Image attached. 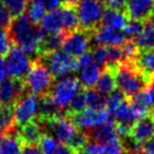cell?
<instances>
[{
    "instance_id": "5b68a950",
    "label": "cell",
    "mask_w": 154,
    "mask_h": 154,
    "mask_svg": "<svg viewBox=\"0 0 154 154\" xmlns=\"http://www.w3.org/2000/svg\"><path fill=\"white\" fill-rule=\"evenodd\" d=\"M79 29L93 33L100 26L103 15V5L97 0H79L75 5Z\"/></svg>"
},
{
    "instance_id": "44dd1931",
    "label": "cell",
    "mask_w": 154,
    "mask_h": 154,
    "mask_svg": "<svg viewBox=\"0 0 154 154\" xmlns=\"http://www.w3.org/2000/svg\"><path fill=\"white\" fill-rule=\"evenodd\" d=\"M40 28L47 34H58V33L64 32L60 9L53 12H48L47 14H45L42 20H41Z\"/></svg>"
},
{
    "instance_id": "7bdbcfd3",
    "label": "cell",
    "mask_w": 154,
    "mask_h": 154,
    "mask_svg": "<svg viewBox=\"0 0 154 154\" xmlns=\"http://www.w3.org/2000/svg\"><path fill=\"white\" fill-rule=\"evenodd\" d=\"M8 74L9 73H8L7 61H5V57H0V84L7 79Z\"/></svg>"
},
{
    "instance_id": "d590c367",
    "label": "cell",
    "mask_w": 154,
    "mask_h": 154,
    "mask_svg": "<svg viewBox=\"0 0 154 154\" xmlns=\"http://www.w3.org/2000/svg\"><path fill=\"white\" fill-rule=\"evenodd\" d=\"M13 43L10 38L9 31L0 28V57H5L11 51Z\"/></svg>"
},
{
    "instance_id": "4dcf8cb0",
    "label": "cell",
    "mask_w": 154,
    "mask_h": 154,
    "mask_svg": "<svg viewBox=\"0 0 154 154\" xmlns=\"http://www.w3.org/2000/svg\"><path fill=\"white\" fill-rule=\"evenodd\" d=\"M1 1L9 10L13 19L23 15L30 2V0H1Z\"/></svg>"
},
{
    "instance_id": "681fc988",
    "label": "cell",
    "mask_w": 154,
    "mask_h": 154,
    "mask_svg": "<svg viewBox=\"0 0 154 154\" xmlns=\"http://www.w3.org/2000/svg\"><path fill=\"white\" fill-rule=\"evenodd\" d=\"M97 1H98V2H100L101 5H107L108 2H110V1H111V0H97Z\"/></svg>"
},
{
    "instance_id": "ba28073f",
    "label": "cell",
    "mask_w": 154,
    "mask_h": 154,
    "mask_svg": "<svg viewBox=\"0 0 154 154\" xmlns=\"http://www.w3.org/2000/svg\"><path fill=\"white\" fill-rule=\"evenodd\" d=\"M91 40L92 33L78 29L72 33H66L62 43V49L63 52L72 57L79 58L89 51Z\"/></svg>"
},
{
    "instance_id": "9c48e42d",
    "label": "cell",
    "mask_w": 154,
    "mask_h": 154,
    "mask_svg": "<svg viewBox=\"0 0 154 154\" xmlns=\"http://www.w3.org/2000/svg\"><path fill=\"white\" fill-rule=\"evenodd\" d=\"M8 73L14 79H24L32 66L29 55L19 47L13 45L7 58Z\"/></svg>"
},
{
    "instance_id": "4fadbf2b",
    "label": "cell",
    "mask_w": 154,
    "mask_h": 154,
    "mask_svg": "<svg viewBox=\"0 0 154 154\" xmlns=\"http://www.w3.org/2000/svg\"><path fill=\"white\" fill-rule=\"evenodd\" d=\"M130 137L141 147L143 143L154 137V122L153 112H150L147 116L138 119L130 130Z\"/></svg>"
},
{
    "instance_id": "bcb514c9",
    "label": "cell",
    "mask_w": 154,
    "mask_h": 154,
    "mask_svg": "<svg viewBox=\"0 0 154 154\" xmlns=\"http://www.w3.org/2000/svg\"><path fill=\"white\" fill-rule=\"evenodd\" d=\"M79 0H62L63 5H76L78 3Z\"/></svg>"
},
{
    "instance_id": "484cf974",
    "label": "cell",
    "mask_w": 154,
    "mask_h": 154,
    "mask_svg": "<svg viewBox=\"0 0 154 154\" xmlns=\"http://www.w3.org/2000/svg\"><path fill=\"white\" fill-rule=\"evenodd\" d=\"M62 23H63V31L66 33H72L79 29V21L77 17L75 5H69L62 3L60 8Z\"/></svg>"
},
{
    "instance_id": "c3c4849f",
    "label": "cell",
    "mask_w": 154,
    "mask_h": 154,
    "mask_svg": "<svg viewBox=\"0 0 154 154\" xmlns=\"http://www.w3.org/2000/svg\"><path fill=\"white\" fill-rule=\"evenodd\" d=\"M149 21L154 26V9H153V11H152L151 16H150V18H149Z\"/></svg>"
},
{
    "instance_id": "836d02e7",
    "label": "cell",
    "mask_w": 154,
    "mask_h": 154,
    "mask_svg": "<svg viewBox=\"0 0 154 154\" xmlns=\"http://www.w3.org/2000/svg\"><path fill=\"white\" fill-rule=\"evenodd\" d=\"M126 97L125 95L120 92L118 89H115L112 93H110L109 96L107 97V110L110 114H112L116 109L117 107L122 103L125 101Z\"/></svg>"
},
{
    "instance_id": "d4e9b609",
    "label": "cell",
    "mask_w": 154,
    "mask_h": 154,
    "mask_svg": "<svg viewBox=\"0 0 154 154\" xmlns=\"http://www.w3.org/2000/svg\"><path fill=\"white\" fill-rule=\"evenodd\" d=\"M14 106H0V135L9 134L16 130Z\"/></svg>"
},
{
    "instance_id": "74e56055",
    "label": "cell",
    "mask_w": 154,
    "mask_h": 154,
    "mask_svg": "<svg viewBox=\"0 0 154 154\" xmlns=\"http://www.w3.org/2000/svg\"><path fill=\"white\" fill-rule=\"evenodd\" d=\"M106 146L95 141H89L84 148L77 152L78 154H105Z\"/></svg>"
},
{
    "instance_id": "e575fe53",
    "label": "cell",
    "mask_w": 154,
    "mask_h": 154,
    "mask_svg": "<svg viewBox=\"0 0 154 154\" xmlns=\"http://www.w3.org/2000/svg\"><path fill=\"white\" fill-rule=\"evenodd\" d=\"M91 54H92L94 62L98 64L100 68L103 69L108 64V47L97 45L96 48L92 49Z\"/></svg>"
},
{
    "instance_id": "ac0fdd59",
    "label": "cell",
    "mask_w": 154,
    "mask_h": 154,
    "mask_svg": "<svg viewBox=\"0 0 154 154\" xmlns=\"http://www.w3.org/2000/svg\"><path fill=\"white\" fill-rule=\"evenodd\" d=\"M114 114V122L116 124L122 125L126 127H132L135 122L138 120L136 113L133 110L132 106L129 103V101L127 99H125V101H122L119 106L117 107V109L113 112Z\"/></svg>"
},
{
    "instance_id": "7402d4cb",
    "label": "cell",
    "mask_w": 154,
    "mask_h": 154,
    "mask_svg": "<svg viewBox=\"0 0 154 154\" xmlns=\"http://www.w3.org/2000/svg\"><path fill=\"white\" fill-rule=\"evenodd\" d=\"M135 43L140 52L154 51V26L150 21H146L141 32L135 37Z\"/></svg>"
},
{
    "instance_id": "8992f818",
    "label": "cell",
    "mask_w": 154,
    "mask_h": 154,
    "mask_svg": "<svg viewBox=\"0 0 154 154\" xmlns=\"http://www.w3.org/2000/svg\"><path fill=\"white\" fill-rule=\"evenodd\" d=\"M37 58L40 59V61L45 66H48V69L55 77V79L64 76L69 73L76 72L79 69L78 58L72 57L66 52L59 51V50Z\"/></svg>"
},
{
    "instance_id": "5bb4252c",
    "label": "cell",
    "mask_w": 154,
    "mask_h": 154,
    "mask_svg": "<svg viewBox=\"0 0 154 154\" xmlns=\"http://www.w3.org/2000/svg\"><path fill=\"white\" fill-rule=\"evenodd\" d=\"M154 9V0H127L126 15L130 19L147 21Z\"/></svg>"
},
{
    "instance_id": "cb8c5ba5",
    "label": "cell",
    "mask_w": 154,
    "mask_h": 154,
    "mask_svg": "<svg viewBox=\"0 0 154 154\" xmlns=\"http://www.w3.org/2000/svg\"><path fill=\"white\" fill-rule=\"evenodd\" d=\"M100 66L95 62L88 64L80 69L79 73V82L82 87L85 89H92L96 85L97 80L99 78V75L101 73Z\"/></svg>"
},
{
    "instance_id": "d6986e66",
    "label": "cell",
    "mask_w": 154,
    "mask_h": 154,
    "mask_svg": "<svg viewBox=\"0 0 154 154\" xmlns=\"http://www.w3.org/2000/svg\"><path fill=\"white\" fill-rule=\"evenodd\" d=\"M23 145L17 130L9 134L0 135V154H20Z\"/></svg>"
},
{
    "instance_id": "9a60e30c",
    "label": "cell",
    "mask_w": 154,
    "mask_h": 154,
    "mask_svg": "<svg viewBox=\"0 0 154 154\" xmlns=\"http://www.w3.org/2000/svg\"><path fill=\"white\" fill-rule=\"evenodd\" d=\"M17 132L23 147L31 145L38 146L41 136L43 134L42 127H41L40 122H38L36 117L31 122H29L28 124L19 127Z\"/></svg>"
},
{
    "instance_id": "7dc6e473",
    "label": "cell",
    "mask_w": 154,
    "mask_h": 154,
    "mask_svg": "<svg viewBox=\"0 0 154 154\" xmlns=\"http://www.w3.org/2000/svg\"><path fill=\"white\" fill-rule=\"evenodd\" d=\"M135 154H154V152H150V151H147V150H139L138 152H136Z\"/></svg>"
},
{
    "instance_id": "ab89813d",
    "label": "cell",
    "mask_w": 154,
    "mask_h": 154,
    "mask_svg": "<svg viewBox=\"0 0 154 154\" xmlns=\"http://www.w3.org/2000/svg\"><path fill=\"white\" fill-rule=\"evenodd\" d=\"M105 154H127L124 145L120 141L119 138H116L106 145V152Z\"/></svg>"
},
{
    "instance_id": "f546056e",
    "label": "cell",
    "mask_w": 154,
    "mask_h": 154,
    "mask_svg": "<svg viewBox=\"0 0 154 154\" xmlns=\"http://www.w3.org/2000/svg\"><path fill=\"white\" fill-rule=\"evenodd\" d=\"M26 10H28L26 16L30 21L35 26H38L45 16V8L43 5V0H31Z\"/></svg>"
},
{
    "instance_id": "7c38bea8",
    "label": "cell",
    "mask_w": 154,
    "mask_h": 154,
    "mask_svg": "<svg viewBox=\"0 0 154 154\" xmlns=\"http://www.w3.org/2000/svg\"><path fill=\"white\" fill-rule=\"evenodd\" d=\"M92 39L97 45L103 47H120L127 40L125 33L115 31L108 26H99L92 33Z\"/></svg>"
},
{
    "instance_id": "83f0119b",
    "label": "cell",
    "mask_w": 154,
    "mask_h": 154,
    "mask_svg": "<svg viewBox=\"0 0 154 154\" xmlns=\"http://www.w3.org/2000/svg\"><path fill=\"white\" fill-rule=\"evenodd\" d=\"M85 94H86V101L89 109H107V97L99 93L96 89H85Z\"/></svg>"
},
{
    "instance_id": "8d00e7d4",
    "label": "cell",
    "mask_w": 154,
    "mask_h": 154,
    "mask_svg": "<svg viewBox=\"0 0 154 154\" xmlns=\"http://www.w3.org/2000/svg\"><path fill=\"white\" fill-rule=\"evenodd\" d=\"M145 22L146 21H141V20H137V19H130L129 18L124 30L126 36L128 35L129 37H136L141 32Z\"/></svg>"
},
{
    "instance_id": "ee69618b",
    "label": "cell",
    "mask_w": 154,
    "mask_h": 154,
    "mask_svg": "<svg viewBox=\"0 0 154 154\" xmlns=\"http://www.w3.org/2000/svg\"><path fill=\"white\" fill-rule=\"evenodd\" d=\"M20 154H42L39 147L37 145H31V146H24L22 148V151Z\"/></svg>"
},
{
    "instance_id": "f6af8a7d",
    "label": "cell",
    "mask_w": 154,
    "mask_h": 154,
    "mask_svg": "<svg viewBox=\"0 0 154 154\" xmlns=\"http://www.w3.org/2000/svg\"><path fill=\"white\" fill-rule=\"evenodd\" d=\"M141 149L147 150V151H150V152H154V137L149 139L148 141H146V143H143V145H141Z\"/></svg>"
},
{
    "instance_id": "3957f363",
    "label": "cell",
    "mask_w": 154,
    "mask_h": 154,
    "mask_svg": "<svg viewBox=\"0 0 154 154\" xmlns=\"http://www.w3.org/2000/svg\"><path fill=\"white\" fill-rule=\"evenodd\" d=\"M55 80V77L48 66H45L40 59L36 58L32 61V66L24 77L23 82L29 93L40 97L49 94Z\"/></svg>"
},
{
    "instance_id": "b9f144b4",
    "label": "cell",
    "mask_w": 154,
    "mask_h": 154,
    "mask_svg": "<svg viewBox=\"0 0 154 154\" xmlns=\"http://www.w3.org/2000/svg\"><path fill=\"white\" fill-rule=\"evenodd\" d=\"M55 154H78V153H77V151H75L73 148H71L69 145L60 143V145H58Z\"/></svg>"
},
{
    "instance_id": "e0dca14e",
    "label": "cell",
    "mask_w": 154,
    "mask_h": 154,
    "mask_svg": "<svg viewBox=\"0 0 154 154\" xmlns=\"http://www.w3.org/2000/svg\"><path fill=\"white\" fill-rule=\"evenodd\" d=\"M128 19V16L126 15L125 12L106 9L105 12H103V18H101L100 26H108V28L120 32L122 30H125V26H126Z\"/></svg>"
},
{
    "instance_id": "7a4b0ae2",
    "label": "cell",
    "mask_w": 154,
    "mask_h": 154,
    "mask_svg": "<svg viewBox=\"0 0 154 154\" xmlns=\"http://www.w3.org/2000/svg\"><path fill=\"white\" fill-rule=\"evenodd\" d=\"M113 66L116 87L126 98L132 97L146 87L153 84L137 66L136 60H122Z\"/></svg>"
},
{
    "instance_id": "6da1fadb",
    "label": "cell",
    "mask_w": 154,
    "mask_h": 154,
    "mask_svg": "<svg viewBox=\"0 0 154 154\" xmlns=\"http://www.w3.org/2000/svg\"><path fill=\"white\" fill-rule=\"evenodd\" d=\"M8 31L13 45L19 47L28 55H38L39 45L47 35L40 26L33 24L24 14L13 19Z\"/></svg>"
},
{
    "instance_id": "ffe728a7",
    "label": "cell",
    "mask_w": 154,
    "mask_h": 154,
    "mask_svg": "<svg viewBox=\"0 0 154 154\" xmlns=\"http://www.w3.org/2000/svg\"><path fill=\"white\" fill-rule=\"evenodd\" d=\"M95 89L101 94H110L116 89V80L113 66H106L101 70L99 78L95 85Z\"/></svg>"
},
{
    "instance_id": "4316f807",
    "label": "cell",
    "mask_w": 154,
    "mask_h": 154,
    "mask_svg": "<svg viewBox=\"0 0 154 154\" xmlns=\"http://www.w3.org/2000/svg\"><path fill=\"white\" fill-rule=\"evenodd\" d=\"M136 63L143 74L154 82V51L140 52Z\"/></svg>"
},
{
    "instance_id": "603a6c76",
    "label": "cell",
    "mask_w": 154,
    "mask_h": 154,
    "mask_svg": "<svg viewBox=\"0 0 154 154\" xmlns=\"http://www.w3.org/2000/svg\"><path fill=\"white\" fill-rule=\"evenodd\" d=\"M66 35V32L58 33V34L45 35V37L43 38V40L41 41L40 45H39L37 57H40V56L45 55V54L58 51V50L62 47V43H63Z\"/></svg>"
},
{
    "instance_id": "52a82bcc",
    "label": "cell",
    "mask_w": 154,
    "mask_h": 154,
    "mask_svg": "<svg viewBox=\"0 0 154 154\" xmlns=\"http://www.w3.org/2000/svg\"><path fill=\"white\" fill-rule=\"evenodd\" d=\"M71 120L75 124V126L82 131L94 130L100 126H103L111 120V114L107 109L94 110L86 109L76 115L70 116Z\"/></svg>"
},
{
    "instance_id": "1f68e13d",
    "label": "cell",
    "mask_w": 154,
    "mask_h": 154,
    "mask_svg": "<svg viewBox=\"0 0 154 154\" xmlns=\"http://www.w3.org/2000/svg\"><path fill=\"white\" fill-rule=\"evenodd\" d=\"M122 55L124 59L126 60H136L140 54V50L138 49L137 45L135 43L134 39L128 38L122 45Z\"/></svg>"
},
{
    "instance_id": "8fae6325",
    "label": "cell",
    "mask_w": 154,
    "mask_h": 154,
    "mask_svg": "<svg viewBox=\"0 0 154 154\" xmlns=\"http://www.w3.org/2000/svg\"><path fill=\"white\" fill-rule=\"evenodd\" d=\"M26 93L23 80L8 78L0 84V106H14Z\"/></svg>"
},
{
    "instance_id": "f35d334b",
    "label": "cell",
    "mask_w": 154,
    "mask_h": 154,
    "mask_svg": "<svg viewBox=\"0 0 154 154\" xmlns=\"http://www.w3.org/2000/svg\"><path fill=\"white\" fill-rule=\"evenodd\" d=\"M12 21H13V18H12L9 10L0 0V28L9 30V28L12 24Z\"/></svg>"
},
{
    "instance_id": "277c9868",
    "label": "cell",
    "mask_w": 154,
    "mask_h": 154,
    "mask_svg": "<svg viewBox=\"0 0 154 154\" xmlns=\"http://www.w3.org/2000/svg\"><path fill=\"white\" fill-rule=\"evenodd\" d=\"M82 88V84L78 78L68 76L59 80H55L49 95L58 110L64 113L73 97L79 92Z\"/></svg>"
},
{
    "instance_id": "60d3db41",
    "label": "cell",
    "mask_w": 154,
    "mask_h": 154,
    "mask_svg": "<svg viewBox=\"0 0 154 154\" xmlns=\"http://www.w3.org/2000/svg\"><path fill=\"white\" fill-rule=\"evenodd\" d=\"M45 8L49 12H53L59 10L62 5V0H43Z\"/></svg>"
},
{
    "instance_id": "d6a6232c",
    "label": "cell",
    "mask_w": 154,
    "mask_h": 154,
    "mask_svg": "<svg viewBox=\"0 0 154 154\" xmlns=\"http://www.w3.org/2000/svg\"><path fill=\"white\" fill-rule=\"evenodd\" d=\"M38 147L42 152V154H55L58 143L53 136L47 134V133H43L38 143Z\"/></svg>"
},
{
    "instance_id": "2e32d148",
    "label": "cell",
    "mask_w": 154,
    "mask_h": 154,
    "mask_svg": "<svg viewBox=\"0 0 154 154\" xmlns=\"http://www.w3.org/2000/svg\"><path fill=\"white\" fill-rule=\"evenodd\" d=\"M89 136H90V139H93V141L101 143L103 146L108 145L112 140L118 138L117 132H116V124L114 119H111L103 126H100L92 130Z\"/></svg>"
},
{
    "instance_id": "30bf717a",
    "label": "cell",
    "mask_w": 154,
    "mask_h": 154,
    "mask_svg": "<svg viewBox=\"0 0 154 154\" xmlns=\"http://www.w3.org/2000/svg\"><path fill=\"white\" fill-rule=\"evenodd\" d=\"M38 113V96L26 93L14 105L16 126L21 127L33 120Z\"/></svg>"
},
{
    "instance_id": "816d5d0a",
    "label": "cell",
    "mask_w": 154,
    "mask_h": 154,
    "mask_svg": "<svg viewBox=\"0 0 154 154\" xmlns=\"http://www.w3.org/2000/svg\"><path fill=\"white\" fill-rule=\"evenodd\" d=\"M153 110H154V109H153Z\"/></svg>"
},
{
    "instance_id": "f1b7e54d",
    "label": "cell",
    "mask_w": 154,
    "mask_h": 154,
    "mask_svg": "<svg viewBox=\"0 0 154 154\" xmlns=\"http://www.w3.org/2000/svg\"><path fill=\"white\" fill-rule=\"evenodd\" d=\"M87 108V101H86V94H85V88H82L80 91L73 97L71 103H69L68 108L64 111V116L70 117V116L76 115L80 113Z\"/></svg>"
},
{
    "instance_id": "f907efd6",
    "label": "cell",
    "mask_w": 154,
    "mask_h": 154,
    "mask_svg": "<svg viewBox=\"0 0 154 154\" xmlns=\"http://www.w3.org/2000/svg\"><path fill=\"white\" fill-rule=\"evenodd\" d=\"M152 112H153V122H154V110H152Z\"/></svg>"
}]
</instances>
